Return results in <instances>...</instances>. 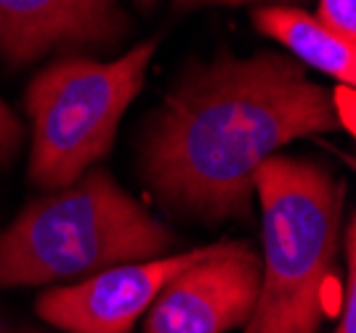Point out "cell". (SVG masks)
<instances>
[{"label": "cell", "mask_w": 356, "mask_h": 333, "mask_svg": "<svg viewBox=\"0 0 356 333\" xmlns=\"http://www.w3.org/2000/svg\"><path fill=\"white\" fill-rule=\"evenodd\" d=\"M316 19L327 30L356 46V0H319Z\"/></svg>", "instance_id": "obj_10"}, {"label": "cell", "mask_w": 356, "mask_h": 333, "mask_svg": "<svg viewBox=\"0 0 356 333\" xmlns=\"http://www.w3.org/2000/svg\"><path fill=\"white\" fill-rule=\"evenodd\" d=\"M154 51L157 40H144L115 61L64 56L32 77L24 109L32 123L35 187L64 189L112 152L120 118L144 88Z\"/></svg>", "instance_id": "obj_4"}, {"label": "cell", "mask_w": 356, "mask_h": 333, "mask_svg": "<svg viewBox=\"0 0 356 333\" xmlns=\"http://www.w3.org/2000/svg\"><path fill=\"white\" fill-rule=\"evenodd\" d=\"M136 3H138V6H141V8H152V6H154V3H157V0H136Z\"/></svg>", "instance_id": "obj_15"}, {"label": "cell", "mask_w": 356, "mask_h": 333, "mask_svg": "<svg viewBox=\"0 0 356 333\" xmlns=\"http://www.w3.org/2000/svg\"><path fill=\"white\" fill-rule=\"evenodd\" d=\"M128 32L118 0H0V59L11 67L51 51L118 46Z\"/></svg>", "instance_id": "obj_7"}, {"label": "cell", "mask_w": 356, "mask_h": 333, "mask_svg": "<svg viewBox=\"0 0 356 333\" xmlns=\"http://www.w3.org/2000/svg\"><path fill=\"white\" fill-rule=\"evenodd\" d=\"M332 107H335L338 123L348 134H354V88L338 86V91L332 93Z\"/></svg>", "instance_id": "obj_12"}, {"label": "cell", "mask_w": 356, "mask_h": 333, "mask_svg": "<svg viewBox=\"0 0 356 333\" xmlns=\"http://www.w3.org/2000/svg\"><path fill=\"white\" fill-rule=\"evenodd\" d=\"M239 3H255V0H176L178 11L197 8V6H239ZM266 3H306V0H266Z\"/></svg>", "instance_id": "obj_13"}, {"label": "cell", "mask_w": 356, "mask_h": 333, "mask_svg": "<svg viewBox=\"0 0 356 333\" xmlns=\"http://www.w3.org/2000/svg\"><path fill=\"white\" fill-rule=\"evenodd\" d=\"M252 27L290 48L293 59L303 67H316L341 86L354 88L356 46L327 30L316 16L298 6H261L252 11Z\"/></svg>", "instance_id": "obj_8"}, {"label": "cell", "mask_w": 356, "mask_h": 333, "mask_svg": "<svg viewBox=\"0 0 356 333\" xmlns=\"http://www.w3.org/2000/svg\"><path fill=\"white\" fill-rule=\"evenodd\" d=\"M213 248L216 242L149 261L118 264L74 286L48 288L38 296L35 312L64 333H131L160 291L178 272L213 254Z\"/></svg>", "instance_id": "obj_6"}, {"label": "cell", "mask_w": 356, "mask_h": 333, "mask_svg": "<svg viewBox=\"0 0 356 333\" xmlns=\"http://www.w3.org/2000/svg\"><path fill=\"white\" fill-rule=\"evenodd\" d=\"M261 291V254L250 242H216L152 302L144 333H226L245 328Z\"/></svg>", "instance_id": "obj_5"}, {"label": "cell", "mask_w": 356, "mask_h": 333, "mask_svg": "<svg viewBox=\"0 0 356 333\" xmlns=\"http://www.w3.org/2000/svg\"><path fill=\"white\" fill-rule=\"evenodd\" d=\"M0 333H43V331H35V328H8V325H0Z\"/></svg>", "instance_id": "obj_14"}, {"label": "cell", "mask_w": 356, "mask_h": 333, "mask_svg": "<svg viewBox=\"0 0 356 333\" xmlns=\"http://www.w3.org/2000/svg\"><path fill=\"white\" fill-rule=\"evenodd\" d=\"M261 200V291L242 333H319L332 312L346 184L325 163L271 155L252 173Z\"/></svg>", "instance_id": "obj_2"}, {"label": "cell", "mask_w": 356, "mask_h": 333, "mask_svg": "<svg viewBox=\"0 0 356 333\" xmlns=\"http://www.w3.org/2000/svg\"><path fill=\"white\" fill-rule=\"evenodd\" d=\"M343 256H346V286L338 304V328L335 333H356V227L354 219L343 229Z\"/></svg>", "instance_id": "obj_9"}, {"label": "cell", "mask_w": 356, "mask_h": 333, "mask_svg": "<svg viewBox=\"0 0 356 333\" xmlns=\"http://www.w3.org/2000/svg\"><path fill=\"white\" fill-rule=\"evenodd\" d=\"M22 139H24V125L11 112V107L0 99V168H8L16 160Z\"/></svg>", "instance_id": "obj_11"}, {"label": "cell", "mask_w": 356, "mask_h": 333, "mask_svg": "<svg viewBox=\"0 0 356 333\" xmlns=\"http://www.w3.org/2000/svg\"><path fill=\"white\" fill-rule=\"evenodd\" d=\"M341 128L332 93L282 54L194 61L147 118L138 171L168 211L248 222L252 173L293 139Z\"/></svg>", "instance_id": "obj_1"}, {"label": "cell", "mask_w": 356, "mask_h": 333, "mask_svg": "<svg viewBox=\"0 0 356 333\" xmlns=\"http://www.w3.org/2000/svg\"><path fill=\"white\" fill-rule=\"evenodd\" d=\"M176 235L104 168L32 200L0 232V288L48 286L173 254Z\"/></svg>", "instance_id": "obj_3"}]
</instances>
